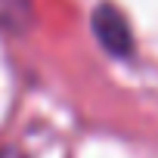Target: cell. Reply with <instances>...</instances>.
Wrapping results in <instances>:
<instances>
[{
  "instance_id": "6da1fadb",
  "label": "cell",
  "mask_w": 158,
  "mask_h": 158,
  "mask_svg": "<svg viewBox=\"0 0 158 158\" xmlns=\"http://www.w3.org/2000/svg\"><path fill=\"white\" fill-rule=\"evenodd\" d=\"M93 28H96V34H99V40H102L106 50H112V53H118V56L130 50V28H127L124 16H121L115 6L102 3V6L96 10V16H93Z\"/></svg>"
}]
</instances>
